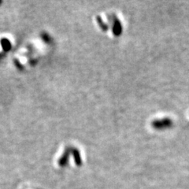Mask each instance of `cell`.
Listing matches in <instances>:
<instances>
[{
	"label": "cell",
	"mask_w": 189,
	"mask_h": 189,
	"mask_svg": "<svg viewBox=\"0 0 189 189\" xmlns=\"http://www.w3.org/2000/svg\"><path fill=\"white\" fill-rule=\"evenodd\" d=\"M171 124V121L169 119H163L161 121H155L152 123V125L155 129H163L166 127H169V125Z\"/></svg>",
	"instance_id": "6da1fadb"
},
{
	"label": "cell",
	"mask_w": 189,
	"mask_h": 189,
	"mask_svg": "<svg viewBox=\"0 0 189 189\" xmlns=\"http://www.w3.org/2000/svg\"><path fill=\"white\" fill-rule=\"evenodd\" d=\"M71 150V149H67L65 150V152L63 154V155L62 156V158L59 160V166H62V167H64L67 165V162H68V159H69V151Z\"/></svg>",
	"instance_id": "7a4b0ae2"
},
{
	"label": "cell",
	"mask_w": 189,
	"mask_h": 189,
	"mask_svg": "<svg viewBox=\"0 0 189 189\" xmlns=\"http://www.w3.org/2000/svg\"><path fill=\"white\" fill-rule=\"evenodd\" d=\"M113 32L114 33L115 36H119L121 33V24L118 19H116L115 21H114V24H113Z\"/></svg>",
	"instance_id": "3957f363"
},
{
	"label": "cell",
	"mask_w": 189,
	"mask_h": 189,
	"mask_svg": "<svg viewBox=\"0 0 189 189\" xmlns=\"http://www.w3.org/2000/svg\"><path fill=\"white\" fill-rule=\"evenodd\" d=\"M73 150V155L74 160H75V162H76V165L77 166H81L82 165V161H81V155H80V153H79L78 150L77 149H72Z\"/></svg>",
	"instance_id": "277c9868"
},
{
	"label": "cell",
	"mask_w": 189,
	"mask_h": 189,
	"mask_svg": "<svg viewBox=\"0 0 189 189\" xmlns=\"http://www.w3.org/2000/svg\"><path fill=\"white\" fill-rule=\"evenodd\" d=\"M97 19H98V22H99V24L100 25V27H101V28H102L103 30H106V29L108 28V27L105 25V24L102 22V21L101 19H100V17H97Z\"/></svg>",
	"instance_id": "5b68a950"
},
{
	"label": "cell",
	"mask_w": 189,
	"mask_h": 189,
	"mask_svg": "<svg viewBox=\"0 0 189 189\" xmlns=\"http://www.w3.org/2000/svg\"><path fill=\"white\" fill-rule=\"evenodd\" d=\"M0 3H1V2H0Z\"/></svg>",
	"instance_id": "8992f818"
}]
</instances>
